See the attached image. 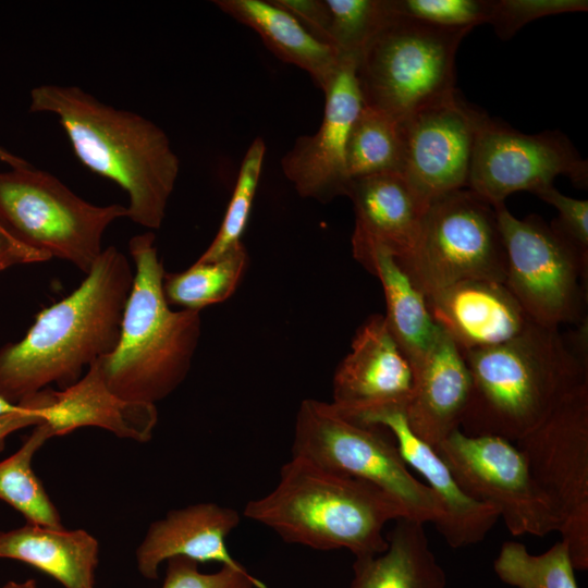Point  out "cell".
Masks as SVG:
<instances>
[{
  "mask_svg": "<svg viewBox=\"0 0 588 588\" xmlns=\"http://www.w3.org/2000/svg\"><path fill=\"white\" fill-rule=\"evenodd\" d=\"M81 284L42 309L24 338L0 347V396L19 404L56 383L62 390L118 345L134 272L103 248Z\"/></svg>",
  "mask_w": 588,
  "mask_h": 588,
  "instance_id": "6da1fadb",
  "label": "cell"
},
{
  "mask_svg": "<svg viewBox=\"0 0 588 588\" xmlns=\"http://www.w3.org/2000/svg\"><path fill=\"white\" fill-rule=\"evenodd\" d=\"M568 334L531 322L516 338L462 352L471 390L460 430L516 442L588 382L587 321Z\"/></svg>",
  "mask_w": 588,
  "mask_h": 588,
  "instance_id": "7a4b0ae2",
  "label": "cell"
},
{
  "mask_svg": "<svg viewBox=\"0 0 588 588\" xmlns=\"http://www.w3.org/2000/svg\"><path fill=\"white\" fill-rule=\"evenodd\" d=\"M29 111L58 117L81 162L127 193V218L149 230L161 226L180 160L160 126L78 86L33 88Z\"/></svg>",
  "mask_w": 588,
  "mask_h": 588,
  "instance_id": "3957f363",
  "label": "cell"
},
{
  "mask_svg": "<svg viewBox=\"0 0 588 588\" xmlns=\"http://www.w3.org/2000/svg\"><path fill=\"white\" fill-rule=\"evenodd\" d=\"M244 516L271 528L285 542L316 550L345 549L356 558L387 549L385 525L407 517L376 486L292 456L277 487L249 501Z\"/></svg>",
  "mask_w": 588,
  "mask_h": 588,
  "instance_id": "277c9868",
  "label": "cell"
},
{
  "mask_svg": "<svg viewBox=\"0 0 588 588\" xmlns=\"http://www.w3.org/2000/svg\"><path fill=\"white\" fill-rule=\"evenodd\" d=\"M128 249L135 268L120 339L115 348L97 362L115 395L155 405L188 375L200 338V315L171 309L152 232L133 236Z\"/></svg>",
  "mask_w": 588,
  "mask_h": 588,
  "instance_id": "5b68a950",
  "label": "cell"
},
{
  "mask_svg": "<svg viewBox=\"0 0 588 588\" xmlns=\"http://www.w3.org/2000/svg\"><path fill=\"white\" fill-rule=\"evenodd\" d=\"M470 30L391 14L357 58L363 103L402 122L454 96L455 56Z\"/></svg>",
  "mask_w": 588,
  "mask_h": 588,
  "instance_id": "8992f818",
  "label": "cell"
},
{
  "mask_svg": "<svg viewBox=\"0 0 588 588\" xmlns=\"http://www.w3.org/2000/svg\"><path fill=\"white\" fill-rule=\"evenodd\" d=\"M292 456L376 486L396 500L408 518L434 525L442 516L439 500L411 474L390 431L351 419L331 403H301Z\"/></svg>",
  "mask_w": 588,
  "mask_h": 588,
  "instance_id": "52a82bcc",
  "label": "cell"
},
{
  "mask_svg": "<svg viewBox=\"0 0 588 588\" xmlns=\"http://www.w3.org/2000/svg\"><path fill=\"white\" fill-rule=\"evenodd\" d=\"M124 217L125 206L90 204L30 163L0 172V223L24 245L85 274L103 250L108 226Z\"/></svg>",
  "mask_w": 588,
  "mask_h": 588,
  "instance_id": "ba28073f",
  "label": "cell"
},
{
  "mask_svg": "<svg viewBox=\"0 0 588 588\" xmlns=\"http://www.w3.org/2000/svg\"><path fill=\"white\" fill-rule=\"evenodd\" d=\"M506 256L504 285L537 324L587 321L588 255L537 215L517 219L494 207Z\"/></svg>",
  "mask_w": 588,
  "mask_h": 588,
  "instance_id": "9c48e42d",
  "label": "cell"
},
{
  "mask_svg": "<svg viewBox=\"0 0 588 588\" xmlns=\"http://www.w3.org/2000/svg\"><path fill=\"white\" fill-rule=\"evenodd\" d=\"M396 262L425 296L464 280L504 283L495 209L468 188L431 201L414 249Z\"/></svg>",
  "mask_w": 588,
  "mask_h": 588,
  "instance_id": "30bf717a",
  "label": "cell"
},
{
  "mask_svg": "<svg viewBox=\"0 0 588 588\" xmlns=\"http://www.w3.org/2000/svg\"><path fill=\"white\" fill-rule=\"evenodd\" d=\"M549 499L575 569L588 568V382L514 442Z\"/></svg>",
  "mask_w": 588,
  "mask_h": 588,
  "instance_id": "8fae6325",
  "label": "cell"
},
{
  "mask_svg": "<svg viewBox=\"0 0 588 588\" xmlns=\"http://www.w3.org/2000/svg\"><path fill=\"white\" fill-rule=\"evenodd\" d=\"M433 449L466 494L499 511L512 536L559 531V517L514 442L458 429Z\"/></svg>",
  "mask_w": 588,
  "mask_h": 588,
  "instance_id": "7c38bea8",
  "label": "cell"
},
{
  "mask_svg": "<svg viewBox=\"0 0 588 588\" xmlns=\"http://www.w3.org/2000/svg\"><path fill=\"white\" fill-rule=\"evenodd\" d=\"M567 176L579 188L588 185V162L559 131L520 133L482 114L477 130L467 188L493 208L515 192L553 185Z\"/></svg>",
  "mask_w": 588,
  "mask_h": 588,
  "instance_id": "4fadbf2b",
  "label": "cell"
},
{
  "mask_svg": "<svg viewBox=\"0 0 588 588\" xmlns=\"http://www.w3.org/2000/svg\"><path fill=\"white\" fill-rule=\"evenodd\" d=\"M483 112L464 102L457 93L402 121V174L429 205L467 188L478 126Z\"/></svg>",
  "mask_w": 588,
  "mask_h": 588,
  "instance_id": "5bb4252c",
  "label": "cell"
},
{
  "mask_svg": "<svg viewBox=\"0 0 588 588\" xmlns=\"http://www.w3.org/2000/svg\"><path fill=\"white\" fill-rule=\"evenodd\" d=\"M356 64V58L341 56L322 90L324 110L319 128L313 135L296 138L281 159L283 174L303 198L328 203L346 196L351 182L346 168L347 142L364 105Z\"/></svg>",
  "mask_w": 588,
  "mask_h": 588,
  "instance_id": "9a60e30c",
  "label": "cell"
},
{
  "mask_svg": "<svg viewBox=\"0 0 588 588\" xmlns=\"http://www.w3.org/2000/svg\"><path fill=\"white\" fill-rule=\"evenodd\" d=\"M413 368L384 317L372 315L356 330L351 351L333 376L331 404L355 418L383 407L406 408L413 394Z\"/></svg>",
  "mask_w": 588,
  "mask_h": 588,
  "instance_id": "2e32d148",
  "label": "cell"
},
{
  "mask_svg": "<svg viewBox=\"0 0 588 588\" xmlns=\"http://www.w3.org/2000/svg\"><path fill=\"white\" fill-rule=\"evenodd\" d=\"M351 419L390 431L406 465L425 478L439 500L442 516L434 527L451 548H465L486 538L500 518L499 511L463 491L434 449L412 432L404 408H378Z\"/></svg>",
  "mask_w": 588,
  "mask_h": 588,
  "instance_id": "e0dca14e",
  "label": "cell"
},
{
  "mask_svg": "<svg viewBox=\"0 0 588 588\" xmlns=\"http://www.w3.org/2000/svg\"><path fill=\"white\" fill-rule=\"evenodd\" d=\"M346 196L355 213L352 252L360 265L375 249L389 253L396 261L412 253L429 205L402 173L352 179Z\"/></svg>",
  "mask_w": 588,
  "mask_h": 588,
  "instance_id": "ac0fdd59",
  "label": "cell"
},
{
  "mask_svg": "<svg viewBox=\"0 0 588 588\" xmlns=\"http://www.w3.org/2000/svg\"><path fill=\"white\" fill-rule=\"evenodd\" d=\"M440 329L461 352L505 343L534 321L504 283L464 280L426 296Z\"/></svg>",
  "mask_w": 588,
  "mask_h": 588,
  "instance_id": "d6986e66",
  "label": "cell"
},
{
  "mask_svg": "<svg viewBox=\"0 0 588 588\" xmlns=\"http://www.w3.org/2000/svg\"><path fill=\"white\" fill-rule=\"evenodd\" d=\"M413 375L406 420L418 439L436 448L461 427L471 390L470 373L461 350L441 331L413 367Z\"/></svg>",
  "mask_w": 588,
  "mask_h": 588,
  "instance_id": "ffe728a7",
  "label": "cell"
},
{
  "mask_svg": "<svg viewBox=\"0 0 588 588\" xmlns=\"http://www.w3.org/2000/svg\"><path fill=\"white\" fill-rule=\"evenodd\" d=\"M240 524L238 513L216 503H199L169 512L154 522L136 550L137 568L148 579L158 578L159 565L173 558L196 563L218 562L245 569L230 554L225 540Z\"/></svg>",
  "mask_w": 588,
  "mask_h": 588,
  "instance_id": "44dd1931",
  "label": "cell"
},
{
  "mask_svg": "<svg viewBox=\"0 0 588 588\" xmlns=\"http://www.w3.org/2000/svg\"><path fill=\"white\" fill-rule=\"evenodd\" d=\"M157 420L156 405L115 395L95 362L75 383L53 392L44 424L51 437L81 427H98L119 438L145 443L151 439Z\"/></svg>",
  "mask_w": 588,
  "mask_h": 588,
  "instance_id": "7402d4cb",
  "label": "cell"
},
{
  "mask_svg": "<svg viewBox=\"0 0 588 588\" xmlns=\"http://www.w3.org/2000/svg\"><path fill=\"white\" fill-rule=\"evenodd\" d=\"M98 555V541L83 529H57L27 523L0 531V558L26 563L64 588H95Z\"/></svg>",
  "mask_w": 588,
  "mask_h": 588,
  "instance_id": "603a6c76",
  "label": "cell"
},
{
  "mask_svg": "<svg viewBox=\"0 0 588 588\" xmlns=\"http://www.w3.org/2000/svg\"><path fill=\"white\" fill-rule=\"evenodd\" d=\"M215 5L254 29L282 61L304 70L321 90L335 72L340 52L315 38L292 14L271 0H216Z\"/></svg>",
  "mask_w": 588,
  "mask_h": 588,
  "instance_id": "cb8c5ba5",
  "label": "cell"
},
{
  "mask_svg": "<svg viewBox=\"0 0 588 588\" xmlns=\"http://www.w3.org/2000/svg\"><path fill=\"white\" fill-rule=\"evenodd\" d=\"M424 526L408 517L395 519L383 552L355 559L350 588H445V572Z\"/></svg>",
  "mask_w": 588,
  "mask_h": 588,
  "instance_id": "d4e9b609",
  "label": "cell"
},
{
  "mask_svg": "<svg viewBox=\"0 0 588 588\" xmlns=\"http://www.w3.org/2000/svg\"><path fill=\"white\" fill-rule=\"evenodd\" d=\"M381 283L387 327L412 368L430 351L441 333L426 302L392 255L375 249L362 265Z\"/></svg>",
  "mask_w": 588,
  "mask_h": 588,
  "instance_id": "484cf974",
  "label": "cell"
},
{
  "mask_svg": "<svg viewBox=\"0 0 588 588\" xmlns=\"http://www.w3.org/2000/svg\"><path fill=\"white\" fill-rule=\"evenodd\" d=\"M404 167L402 124L391 115L363 105L350 133L346 168L350 179L397 172Z\"/></svg>",
  "mask_w": 588,
  "mask_h": 588,
  "instance_id": "4316f807",
  "label": "cell"
},
{
  "mask_svg": "<svg viewBox=\"0 0 588 588\" xmlns=\"http://www.w3.org/2000/svg\"><path fill=\"white\" fill-rule=\"evenodd\" d=\"M248 262L243 245L212 262L195 261L176 273H166L163 293L169 305L200 311L228 299L236 290Z\"/></svg>",
  "mask_w": 588,
  "mask_h": 588,
  "instance_id": "83f0119b",
  "label": "cell"
},
{
  "mask_svg": "<svg viewBox=\"0 0 588 588\" xmlns=\"http://www.w3.org/2000/svg\"><path fill=\"white\" fill-rule=\"evenodd\" d=\"M50 438L46 425L39 424L14 454L0 462V500L24 515L27 523L60 529L59 512L32 467L36 451Z\"/></svg>",
  "mask_w": 588,
  "mask_h": 588,
  "instance_id": "f1b7e54d",
  "label": "cell"
},
{
  "mask_svg": "<svg viewBox=\"0 0 588 588\" xmlns=\"http://www.w3.org/2000/svg\"><path fill=\"white\" fill-rule=\"evenodd\" d=\"M495 575L515 588H578L568 543L561 539L541 554L518 541H505L494 560Z\"/></svg>",
  "mask_w": 588,
  "mask_h": 588,
  "instance_id": "f546056e",
  "label": "cell"
},
{
  "mask_svg": "<svg viewBox=\"0 0 588 588\" xmlns=\"http://www.w3.org/2000/svg\"><path fill=\"white\" fill-rule=\"evenodd\" d=\"M266 156V143L256 137L242 160L235 187L215 238L196 260L212 262L242 244Z\"/></svg>",
  "mask_w": 588,
  "mask_h": 588,
  "instance_id": "4dcf8cb0",
  "label": "cell"
},
{
  "mask_svg": "<svg viewBox=\"0 0 588 588\" xmlns=\"http://www.w3.org/2000/svg\"><path fill=\"white\" fill-rule=\"evenodd\" d=\"M330 41L340 54L358 58L391 13L387 0H324Z\"/></svg>",
  "mask_w": 588,
  "mask_h": 588,
  "instance_id": "1f68e13d",
  "label": "cell"
},
{
  "mask_svg": "<svg viewBox=\"0 0 588 588\" xmlns=\"http://www.w3.org/2000/svg\"><path fill=\"white\" fill-rule=\"evenodd\" d=\"M391 14L443 28L488 23L492 0H387Z\"/></svg>",
  "mask_w": 588,
  "mask_h": 588,
  "instance_id": "d6a6232c",
  "label": "cell"
},
{
  "mask_svg": "<svg viewBox=\"0 0 588 588\" xmlns=\"http://www.w3.org/2000/svg\"><path fill=\"white\" fill-rule=\"evenodd\" d=\"M587 10V0H492L488 23L501 39L507 40L537 19Z\"/></svg>",
  "mask_w": 588,
  "mask_h": 588,
  "instance_id": "836d02e7",
  "label": "cell"
},
{
  "mask_svg": "<svg viewBox=\"0 0 588 588\" xmlns=\"http://www.w3.org/2000/svg\"><path fill=\"white\" fill-rule=\"evenodd\" d=\"M197 564L185 558L169 560L161 588H267L246 569L222 566L218 572L203 573Z\"/></svg>",
  "mask_w": 588,
  "mask_h": 588,
  "instance_id": "e575fe53",
  "label": "cell"
},
{
  "mask_svg": "<svg viewBox=\"0 0 588 588\" xmlns=\"http://www.w3.org/2000/svg\"><path fill=\"white\" fill-rule=\"evenodd\" d=\"M559 211L551 224L584 254L588 255V201L566 196L553 185L534 193Z\"/></svg>",
  "mask_w": 588,
  "mask_h": 588,
  "instance_id": "d590c367",
  "label": "cell"
},
{
  "mask_svg": "<svg viewBox=\"0 0 588 588\" xmlns=\"http://www.w3.org/2000/svg\"><path fill=\"white\" fill-rule=\"evenodd\" d=\"M271 1L292 14L315 38L332 46L329 33L330 14L324 0Z\"/></svg>",
  "mask_w": 588,
  "mask_h": 588,
  "instance_id": "8d00e7d4",
  "label": "cell"
},
{
  "mask_svg": "<svg viewBox=\"0 0 588 588\" xmlns=\"http://www.w3.org/2000/svg\"><path fill=\"white\" fill-rule=\"evenodd\" d=\"M24 401L29 403L27 409L0 416V451L4 448L5 439L12 432L45 421L47 409L53 401V390L47 388Z\"/></svg>",
  "mask_w": 588,
  "mask_h": 588,
  "instance_id": "74e56055",
  "label": "cell"
},
{
  "mask_svg": "<svg viewBox=\"0 0 588 588\" xmlns=\"http://www.w3.org/2000/svg\"><path fill=\"white\" fill-rule=\"evenodd\" d=\"M50 258L17 241L0 223V271L16 265L42 262Z\"/></svg>",
  "mask_w": 588,
  "mask_h": 588,
  "instance_id": "f35d334b",
  "label": "cell"
},
{
  "mask_svg": "<svg viewBox=\"0 0 588 588\" xmlns=\"http://www.w3.org/2000/svg\"><path fill=\"white\" fill-rule=\"evenodd\" d=\"M29 406L28 401H23L19 404H13L0 396V416L14 414L27 409Z\"/></svg>",
  "mask_w": 588,
  "mask_h": 588,
  "instance_id": "ab89813d",
  "label": "cell"
},
{
  "mask_svg": "<svg viewBox=\"0 0 588 588\" xmlns=\"http://www.w3.org/2000/svg\"><path fill=\"white\" fill-rule=\"evenodd\" d=\"M0 161L7 163L10 168H21L29 164L26 160L0 147Z\"/></svg>",
  "mask_w": 588,
  "mask_h": 588,
  "instance_id": "60d3db41",
  "label": "cell"
},
{
  "mask_svg": "<svg viewBox=\"0 0 588 588\" xmlns=\"http://www.w3.org/2000/svg\"><path fill=\"white\" fill-rule=\"evenodd\" d=\"M2 588H37L36 581L34 579H27L22 583L17 581H8Z\"/></svg>",
  "mask_w": 588,
  "mask_h": 588,
  "instance_id": "b9f144b4",
  "label": "cell"
}]
</instances>
